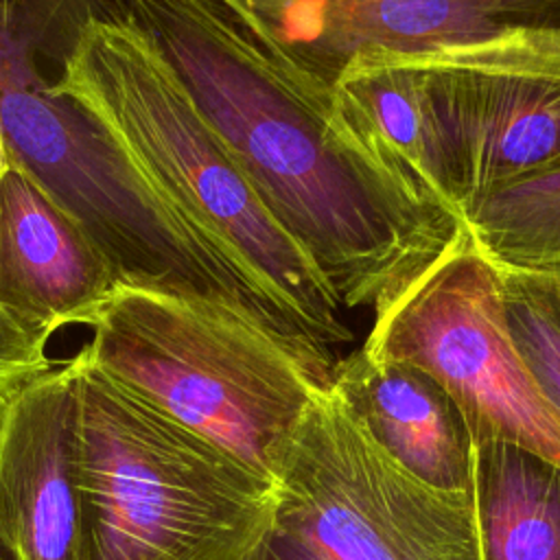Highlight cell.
I'll list each match as a JSON object with an SVG mask.
<instances>
[{
    "label": "cell",
    "mask_w": 560,
    "mask_h": 560,
    "mask_svg": "<svg viewBox=\"0 0 560 560\" xmlns=\"http://www.w3.org/2000/svg\"><path fill=\"white\" fill-rule=\"evenodd\" d=\"M177 74L346 308L376 306L466 228L411 201L308 85L217 0H101Z\"/></svg>",
    "instance_id": "cell-1"
},
{
    "label": "cell",
    "mask_w": 560,
    "mask_h": 560,
    "mask_svg": "<svg viewBox=\"0 0 560 560\" xmlns=\"http://www.w3.org/2000/svg\"><path fill=\"white\" fill-rule=\"evenodd\" d=\"M52 88L85 107L155 195L308 341L332 348L352 339L335 289L138 28L98 0L70 39Z\"/></svg>",
    "instance_id": "cell-2"
},
{
    "label": "cell",
    "mask_w": 560,
    "mask_h": 560,
    "mask_svg": "<svg viewBox=\"0 0 560 560\" xmlns=\"http://www.w3.org/2000/svg\"><path fill=\"white\" fill-rule=\"evenodd\" d=\"M98 0H0V133L26 171L105 252L118 282L208 298L324 352L252 282L217 256L147 184L98 120L52 88ZM332 352V350H330Z\"/></svg>",
    "instance_id": "cell-3"
},
{
    "label": "cell",
    "mask_w": 560,
    "mask_h": 560,
    "mask_svg": "<svg viewBox=\"0 0 560 560\" xmlns=\"http://www.w3.org/2000/svg\"><path fill=\"white\" fill-rule=\"evenodd\" d=\"M85 326L83 350L105 376L273 483L332 387L335 354L208 298L118 284Z\"/></svg>",
    "instance_id": "cell-4"
},
{
    "label": "cell",
    "mask_w": 560,
    "mask_h": 560,
    "mask_svg": "<svg viewBox=\"0 0 560 560\" xmlns=\"http://www.w3.org/2000/svg\"><path fill=\"white\" fill-rule=\"evenodd\" d=\"M81 560H249L278 488L155 411L81 348Z\"/></svg>",
    "instance_id": "cell-5"
},
{
    "label": "cell",
    "mask_w": 560,
    "mask_h": 560,
    "mask_svg": "<svg viewBox=\"0 0 560 560\" xmlns=\"http://www.w3.org/2000/svg\"><path fill=\"white\" fill-rule=\"evenodd\" d=\"M276 488V518L328 560H481L472 494L407 470L335 385L302 418Z\"/></svg>",
    "instance_id": "cell-6"
},
{
    "label": "cell",
    "mask_w": 560,
    "mask_h": 560,
    "mask_svg": "<svg viewBox=\"0 0 560 560\" xmlns=\"http://www.w3.org/2000/svg\"><path fill=\"white\" fill-rule=\"evenodd\" d=\"M372 311L368 354L433 374L464 409L475 442L499 438L560 466V416L512 341L499 267L468 230Z\"/></svg>",
    "instance_id": "cell-7"
},
{
    "label": "cell",
    "mask_w": 560,
    "mask_h": 560,
    "mask_svg": "<svg viewBox=\"0 0 560 560\" xmlns=\"http://www.w3.org/2000/svg\"><path fill=\"white\" fill-rule=\"evenodd\" d=\"M265 50L332 94L363 55L560 72V0H217Z\"/></svg>",
    "instance_id": "cell-8"
},
{
    "label": "cell",
    "mask_w": 560,
    "mask_h": 560,
    "mask_svg": "<svg viewBox=\"0 0 560 560\" xmlns=\"http://www.w3.org/2000/svg\"><path fill=\"white\" fill-rule=\"evenodd\" d=\"M77 354L0 398V560H81Z\"/></svg>",
    "instance_id": "cell-9"
},
{
    "label": "cell",
    "mask_w": 560,
    "mask_h": 560,
    "mask_svg": "<svg viewBox=\"0 0 560 560\" xmlns=\"http://www.w3.org/2000/svg\"><path fill=\"white\" fill-rule=\"evenodd\" d=\"M332 101L357 144L411 201L466 228L459 160L435 59L363 55L339 77Z\"/></svg>",
    "instance_id": "cell-10"
},
{
    "label": "cell",
    "mask_w": 560,
    "mask_h": 560,
    "mask_svg": "<svg viewBox=\"0 0 560 560\" xmlns=\"http://www.w3.org/2000/svg\"><path fill=\"white\" fill-rule=\"evenodd\" d=\"M118 284L90 234L9 162L0 175V304L50 339L61 326H85Z\"/></svg>",
    "instance_id": "cell-11"
},
{
    "label": "cell",
    "mask_w": 560,
    "mask_h": 560,
    "mask_svg": "<svg viewBox=\"0 0 560 560\" xmlns=\"http://www.w3.org/2000/svg\"><path fill=\"white\" fill-rule=\"evenodd\" d=\"M440 66L466 223L486 197L560 168V72Z\"/></svg>",
    "instance_id": "cell-12"
},
{
    "label": "cell",
    "mask_w": 560,
    "mask_h": 560,
    "mask_svg": "<svg viewBox=\"0 0 560 560\" xmlns=\"http://www.w3.org/2000/svg\"><path fill=\"white\" fill-rule=\"evenodd\" d=\"M332 385L407 470L442 490H472L475 435L459 402L433 374L359 348L337 359Z\"/></svg>",
    "instance_id": "cell-13"
},
{
    "label": "cell",
    "mask_w": 560,
    "mask_h": 560,
    "mask_svg": "<svg viewBox=\"0 0 560 560\" xmlns=\"http://www.w3.org/2000/svg\"><path fill=\"white\" fill-rule=\"evenodd\" d=\"M475 444L481 560H560V466L499 438Z\"/></svg>",
    "instance_id": "cell-14"
},
{
    "label": "cell",
    "mask_w": 560,
    "mask_h": 560,
    "mask_svg": "<svg viewBox=\"0 0 560 560\" xmlns=\"http://www.w3.org/2000/svg\"><path fill=\"white\" fill-rule=\"evenodd\" d=\"M466 230L494 265L560 267V168L486 197Z\"/></svg>",
    "instance_id": "cell-15"
},
{
    "label": "cell",
    "mask_w": 560,
    "mask_h": 560,
    "mask_svg": "<svg viewBox=\"0 0 560 560\" xmlns=\"http://www.w3.org/2000/svg\"><path fill=\"white\" fill-rule=\"evenodd\" d=\"M497 267L512 341L560 416V267Z\"/></svg>",
    "instance_id": "cell-16"
},
{
    "label": "cell",
    "mask_w": 560,
    "mask_h": 560,
    "mask_svg": "<svg viewBox=\"0 0 560 560\" xmlns=\"http://www.w3.org/2000/svg\"><path fill=\"white\" fill-rule=\"evenodd\" d=\"M46 346L48 337L28 330L0 304V398L55 365Z\"/></svg>",
    "instance_id": "cell-17"
},
{
    "label": "cell",
    "mask_w": 560,
    "mask_h": 560,
    "mask_svg": "<svg viewBox=\"0 0 560 560\" xmlns=\"http://www.w3.org/2000/svg\"><path fill=\"white\" fill-rule=\"evenodd\" d=\"M249 560H328L306 538L278 518L265 532Z\"/></svg>",
    "instance_id": "cell-18"
}]
</instances>
